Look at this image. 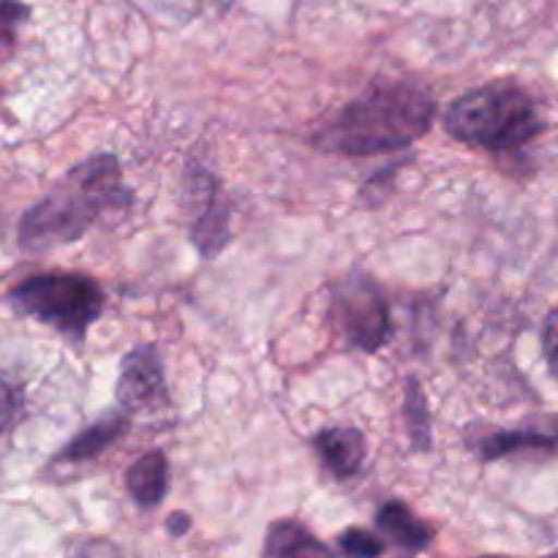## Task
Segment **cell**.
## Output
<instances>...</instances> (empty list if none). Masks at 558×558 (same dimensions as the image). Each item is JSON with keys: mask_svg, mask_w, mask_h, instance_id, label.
Listing matches in <instances>:
<instances>
[{"mask_svg": "<svg viewBox=\"0 0 558 558\" xmlns=\"http://www.w3.org/2000/svg\"><path fill=\"white\" fill-rule=\"evenodd\" d=\"M11 303L16 311L33 319L52 325L63 336L82 341L98 316L104 314L107 294L101 283L76 272H47L33 276L11 289Z\"/></svg>", "mask_w": 558, "mask_h": 558, "instance_id": "277c9868", "label": "cell"}, {"mask_svg": "<svg viewBox=\"0 0 558 558\" xmlns=\"http://www.w3.org/2000/svg\"><path fill=\"white\" fill-rule=\"evenodd\" d=\"M436 101L412 82H381L354 98L314 134L316 147L341 156H376L417 142L430 129Z\"/></svg>", "mask_w": 558, "mask_h": 558, "instance_id": "6da1fadb", "label": "cell"}, {"mask_svg": "<svg viewBox=\"0 0 558 558\" xmlns=\"http://www.w3.org/2000/svg\"><path fill=\"white\" fill-rule=\"evenodd\" d=\"M31 16V9L20 0H0V58L11 52L16 41V31Z\"/></svg>", "mask_w": 558, "mask_h": 558, "instance_id": "9a60e30c", "label": "cell"}, {"mask_svg": "<svg viewBox=\"0 0 558 558\" xmlns=\"http://www.w3.org/2000/svg\"><path fill=\"white\" fill-rule=\"evenodd\" d=\"M543 347H545V354H548V363L554 365V371L558 374V308L550 311L548 322H545Z\"/></svg>", "mask_w": 558, "mask_h": 558, "instance_id": "e0dca14e", "label": "cell"}, {"mask_svg": "<svg viewBox=\"0 0 558 558\" xmlns=\"http://www.w3.org/2000/svg\"><path fill=\"white\" fill-rule=\"evenodd\" d=\"M314 447L327 472L336 474L338 480L354 477L363 469L365 452H368L365 436L357 428H349V425L325 428L322 434H316Z\"/></svg>", "mask_w": 558, "mask_h": 558, "instance_id": "ba28073f", "label": "cell"}, {"mask_svg": "<svg viewBox=\"0 0 558 558\" xmlns=\"http://www.w3.org/2000/svg\"><path fill=\"white\" fill-rule=\"evenodd\" d=\"M131 202L123 185L120 161L112 153H98L76 163L38 205L22 216L20 248L27 254L60 248L80 240L98 218Z\"/></svg>", "mask_w": 558, "mask_h": 558, "instance_id": "7a4b0ae2", "label": "cell"}, {"mask_svg": "<svg viewBox=\"0 0 558 558\" xmlns=\"http://www.w3.org/2000/svg\"><path fill=\"white\" fill-rule=\"evenodd\" d=\"M539 447H558V430L556 434H545V430H499L485 439L477 441V450L485 461H496V458L512 456L521 450H539Z\"/></svg>", "mask_w": 558, "mask_h": 558, "instance_id": "4fadbf2b", "label": "cell"}, {"mask_svg": "<svg viewBox=\"0 0 558 558\" xmlns=\"http://www.w3.org/2000/svg\"><path fill=\"white\" fill-rule=\"evenodd\" d=\"M189 529H191V518L185 515V512H174V515L167 521V532L172 534V537H183Z\"/></svg>", "mask_w": 558, "mask_h": 558, "instance_id": "d6986e66", "label": "cell"}, {"mask_svg": "<svg viewBox=\"0 0 558 558\" xmlns=\"http://www.w3.org/2000/svg\"><path fill=\"white\" fill-rule=\"evenodd\" d=\"M169 488V461L161 450H150L125 472V490L142 510H153L163 501Z\"/></svg>", "mask_w": 558, "mask_h": 558, "instance_id": "9c48e42d", "label": "cell"}, {"mask_svg": "<svg viewBox=\"0 0 558 558\" xmlns=\"http://www.w3.org/2000/svg\"><path fill=\"white\" fill-rule=\"evenodd\" d=\"M183 205L191 216V240L202 256H216L229 243V210L210 172L191 163L183 183Z\"/></svg>", "mask_w": 558, "mask_h": 558, "instance_id": "5b68a950", "label": "cell"}, {"mask_svg": "<svg viewBox=\"0 0 558 558\" xmlns=\"http://www.w3.org/2000/svg\"><path fill=\"white\" fill-rule=\"evenodd\" d=\"M447 134L458 142L507 153L529 145L545 129L537 101L515 82H488L463 93L445 112Z\"/></svg>", "mask_w": 558, "mask_h": 558, "instance_id": "3957f363", "label": "cell"}, {"mask_svg": "<svg viewBox=\"0 0 558 558\" xmlns=\"http://www.w3.org/2000/svg\"><path fill=\"white\" fill-rule=\"evenodd\" d=\"M338 311H341L343 330L352 347L363 352H379L390 341V308L368 278L347 281L343 292L338 294Z\"/></svg>", "mask_w": 558, "mask_h": 558, "instance_id": "8992f818", "label": "cell"}, {"mask_svg": "<svg viewBox=\"0 0 558 558\" xmlns=\"http://www.w3.org/2000/svg\"><path fill=\"white\" fill-rule=\"evenodd\" d=\"M338 548L349 556H381L385 543L365 529H347L338 534Z\"/></svg>", "mask_w": 558, "mask_h": 558, "instance_id": "2e32d148", "label": "cell"}, {"mask_svg": "<svg viewBox=\"0 0 558 558\" xmlns=\"http://www.w3.org/2000/svg\"><path fill=\"white\" fill-rule=\"evenodd\" d=\"M125 428H129V420H125L123 414H112V417L101 420V423L82 430L76 439H71L69 445H65V450L60 452V461H69V463L90 461V458H96L98 452L112 447L114 441L125 434Z\"/></svg>", "mask_w": 558, "mask_h": 558, "instance_id": "8fae6325", "label": "cell"}, {"mask_svg": "<svg viewBox=\"0 0 558 558\" xmlns=\"http://www.w3.org/2000/svg\"><path fill=\"white\" fill-rule=\"evenodd\" d=\"M327 556L330 548L298 521H278L267 529L265 556Z\"/></svg>", "mask_w": 558, "mask_h": 558, "instance_id": "7c38bea8", "label": "cell"}, {"mask_svg": "<svg viewBox=\"0 0 558 558\" xmlns=\"http://www.w3.org/2000/svg\"><path fill=\"white\" fill-rule=\"evenodd\" d=\"M376 526L385 532V537H390L392 545H398L407 554H420L434 539V532H430L428 523L420 521L403 501H387V505H381L379 515H376Z\"/></svg>", "mask_w": 558, "mask_h": 558, "instance_id": "30bf717a", "label": "cell"}, {"mask_svg": "<svg viewBox=\"0 0 558 558\" xmlns=\"http://www.w3.org/2000/svg\"><path fill=\"white\" fill-rule=\"evenodd\" d=\"M407 420L412 441L417 445V450H425L430 445V412L417 379L407 381Z\"/></svg>", "mask_w": 558, "mask_h": 558, "instance_id": "5bb4252c", "label": "cell"}, {"mask_svg": "<svg viewBox=\"0 0 558 558\" xmlns=\"http://www.w3.org/2000/svg\"><path fill=\"white\" fill-rule=\"evenodd\" d=\"M118 403L123 412H145L158 401H167V385H163V365L158 349L150 343L131 349L123 357L118 376Z\"/></svg>", "mask_w": 558, "mask_h": 558, "instance_id": "52a82bcc", "label": "cell"}, {"mask_svg": "<svg viewBox=\"0 0 558 558\" xmlns=\"http://www.w3.org/2000/svg\"><path fill=\"white\" fill-rule=\"evenodd\" d=\"M16 412V396L3 379H0V430L9 428V423L14 420Z\"/></svg>", "mask_w": 558, "mask_h": 558, "instance_id": "ac0fdd59", "label": "cell"}]
</instances>
